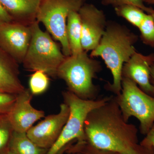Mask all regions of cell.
<instances>
[{
  "label": "cell",
  "instance_id": "31",
  "mask_svg": "<svg viewBox=\"0 0 154 154\" xmlns=\"http://www.w3.org/2000/svg\"><path fill=\"white\" fill-rule=\"evenodd\" d=\"M150 15H151L152 17L153 18L154 20V8L153 9V10L151 14H150Z\"/></svg>",
  "mask_w": 154,
  "mask_h": 154
},
{
  "label": "cell",
  "instance_id": "23",
  "mask_svg": "<svg viewBox=\"0 0 154 154\" xmlns=\"http://www.w3.org/2000/svg\"><path fill=\"white\" fill-rule=\"evenodd\" d=\"M17 95L0 93V114H8L14 106Z\"/></svg>",
  "mask_w": 154,
  "mask_h": 154
},
{
  "label": "cell",
  "instance_id": "18",
  "mask_svg": "<svg viewBox=\"0 0 154 154\" xmlns=\"http://www.w3.org/2000/svg\"><path fill=\"white\" fill-rule=\"evenodd\" d=\"M65 152L66 154H120L117 152L97 148L87 140H77L75 143L69 144Z\"/></svg>",
  "mask_w": 154,
  "mask_h": 154
},
{
  "label": "cell",
  "instance_id": "28",
  "mask_svg": "<svg viewBox=\"0 0 154 154\" xmlns=\"http://www.w3.org/2000/svg\"><path fill=\"white\" fill-rule=\"evenodd\" d=\"M144 2L147 3L149 5H154V0H144Z\"/></svg>",
  "mask_w": 154,
  "mask_h": 154
},
{
  "label": "cell",
  "instance_id": "19",
  "mask_svg": "<svg viewBox=\"0 0 154 154\" xmlns=\"http://www.w3.org/2000/svg\"><path fill=\"white\" fill-rule=\"evenodd\" d=\"M29 85V90L33 95L43 94L49 87L48 75L42 71H34L30 76Z\"/></svg>",
  "mask_w": 154,
  "mask_h": 154
},
{
  "label": "cell",
  "instance_id": "9",
  "mask_svg": "<svg viewBox=\"0 0 154 154\" xmlns=\"http://www.w3.org/2000/svg\"><path fill=\"white\" fill-rule=\"evenodd\" d=\"M69 112V108L66 103L61 104L58 113L48 116L38 124L32 126L26 133L27 136L38 146L48 149L59 137Z\"/></svg>",
  "mask_w": 154,
  "mask_h": 154
},
{
  "label": "cell",
  "instance_id": "6",
  "mask_svg": "<svg viewBox=\"0 0 154 154\" xmlns=\"http://www.w3.org/2000/svg\"><path fill=\"white\" fill-rule=\"evenodd\" d=\"M115 96L125 121L131 117L136 118L140 133L146 135L154 124V97L125 78H122L121 93Z\"/></svg>",
  "mask_w": 154,
  "mask_h": 154
},
{
  "label": "cell",
  "instance_id": "15",
  "mask_svg": "<svg viewBox=\"0 0 154 154\" xmlns=\"http://www.w3.org/2000/svg\"><path fill=\"white\" fill-rule=\"evenodd\" d=\"M66 35L71 55H76L84 51L82 46V25L79 12L72 11L69 14Z\"/></svg>",
  "mask_w": 154,
  "mask_h": 154
},
{
  "label": "cell",
  "instance_id": "8",
  "mask_svg": "<svg viewBox=\"0 0 154 154\" xmlns=\"http://www.w3.org/2000/svg\"><path fill=\"white\" fill-rule=\"evenodd\" d=\"M82 25V46L84 51L94 50L105 33L107 21L105 13L91 4H84L79 11Z\"/></svg>",
  "mask_w": 154,
  "mask_h": 154
},
{
  "label": "cell",
  "instance_id": "22",
  "mask_svg": "<svg viewBox=\"0 0 154 154\" xmlns=\"http://www.w3.org/2000/svg\"><path fill=\"white\" fill-rule=\"evenodd\" d=\"M102 4L105 5H111L114 8L125 5H133L140 8L146 14H150L153 8L145 5L144 0H102Z\"/></svg>",
  "mask_w": 154,
  "mask_h": 154
},
{
  "label": "cell",
  "instance_id": "24",
  "mask_svg": "<svg viewBox=\"0 0 154 154\" xmlns=\"http://www.w3.org/2000/svg\"><path fill=\"white\" fill-rule=\"evenodd\" d=\"M120 154H154V148L151 145L141 141L127 151Z\"/></svg>",
  "mask_w": 154,
  "mask_h": 154
},
{
  "label": "cell",
  "instance_id": "29",
  "mask_svg": "<svg viewBox=\"0 0 154 154\" xmlns=\"http://www.w3.org/2000/svg\"><path fill=\"white\" fill-rule=\"evenodd\" d=\"M67 148V146H66L64 148L62 149L59 152H58V153L57 154H63L65 152Z\"/></svg>",
  "mask_w": 154,
  "mask_h": 154
},
{
  "label": "cell",
  "instance_id": "25",
  "mask_svg": "<svg viewBox=\"0 0 154 154\" xmlns=\"http://www.w3.org/2000/svg\"><path fill=\"white\" fill-rule=\"evenodd\" d=\"M12 18L0 3V26L5 23L12 22Z\"/></svg>",
  "mask_w": 154,
  "mask_h": 154
},
{
  "label": "cell",
  "instance_id": "27",
  "mask_svg": "<svg viewBox=\"0 0 154 154\" xmlns=\"http://www.w3.org/2000/svg\"><path fill=\"white\" fill-rule=\"evenodd\" d=\"M150 81L154 88V61L150 68Z\"/></svg>",
  "mask_w": 154,
  "mask_h": 154
},
{
  "label": "cell",
  "instance_id": "4",
  "mask_svg": "<svg viewBox=\"0 0 154 154\" xmlns=\"http://www.w3.org/2000/svg\"><path fill=\"white\" fill-rule=\"evenodd\" d=\"M37 21L30 25L31 38L23 66L29 71L40 70L55 78L59 67L66 57L50 34L43 31Z\"/></svg>",
  "mask_w": 154,
  "mask_h": 154
},
{
  "label": "cell",
  "instance_id": "26",
  "mask_svg": "<svg viewBox=\"0 0 154 154\" xmlns=\"http://www.w3.org/2000/svg\"><path fill=\"white\" fill-rule=\"evenodd\" d=\"M142 141L145 143L151 145L154 148V124Z\"/></svg>",
  "mask_w": 154,
  "mask_h": 154
},
{
  "label": "cell",
  "instance_id": "10",
  "mask_svg": "<svg viewBox=\"0 0 154 154\" xmlns=\"http://www.w3.org/2000/svg\"><path fill=\"white\" fill-rule=\"evenodd\" d=\"M31 38L30 26L12 21L0 26V47L18 63H22Z\"/></svg>",
  "mask_w": 154,
  "mask_h": 154
},
{
  "label": "cell",
  "instance_id": "1",
  "mask_svg": "<svg viewBox=\"0 0 154 154\" xmlns=\"http://www.w3.org/2000/svg\"><path fill=\"white\" fill-rule=\"evenodd\" d=\"M84 131L86 140L101 149L122 153L138 143L137 128L125 121L115 96L88 113Z\"/></svg>",
  "mask_w": 154,
  "mask_h": 154
},
{
  "label": "cell",
  "instance_id": "5",
  "mask_svg": "<svg viewBox=\"0 0 154 154\" xmlns=\"http://www.w3.org/2000/svg\"><path fill=\"white\" fill-rule=\"evenodd\" d=\"M64 103L69 108L68 119L59 137L46 154H57L73 140H86L84 125L88 113L110 100L112 96L95 100L81 99L69 91L62 93Z\"/></svg>",
  "mask_w": 154,
  "mask_h": 154
},
{
  "label": "cell",
  "instance_id": "3",
  "mask_svg": "<svg viewBox=\"0 0 154 154\" xmlns=\"http://www.w3.org/2000/svg\"><path fill=\"white\" fill-rule=\"evenodd\" d=\"M102 69L100 62L83 51L76 55L66 57L57 71V77L63 80L68 91L86 100H95L99 88L94 80Z\"/></svg>",
  "mask_w": 154,
  "mask_h": 154
},
{
  "label": "cell",
  "instance_id": "16",
  "mask_svg": "<svg viewBox=\"0 0 154 154\" xmlns=\"http://www.w3.org/2000/svg\"><path fill=\"white\" fill-rule=\"evenodd\" d=\"M9 150L13 154H46L48 150L33 142L26 133L14 131L11 136Z\"/></svg>",
  "mask_w": 154,
  "mask_h": 154
},
{
  "label": "cell",
  "instance_id": "30",
  "mask_svg": "<svg viewBox=\"0 0 154 154\" xmlns=\"http://www.w3.org/2000/svg\"><path fill=\"white\" fill-rule=\"evenodd\" d=\"M4 154H13L12 153V152H11V151L9 150H8L7 151V152H6Z\"/></svg>",
  "mask_w": 154,
  "mask_h": 154
},
{
  "label": "cell",
  "instance_id": "2",
  "mask_svg": "<svg viewBox=\"0 0 154 154\" xmlns=\"http://www.w3.org/2000/svg\"><path fill=\"white\" fill-rule=\"evenodd\" d=\"M138 40V36L126 26L108 21L99 45L91 51L90 56L101 57L111 72L113 82L107 83L105 89L115 96L121 93L122 68L137 52L134 45Z\"/></svg>",
  "mask_w": 154,
  "mask_h": 154
},
{
  "label": "cell",
  "instance_id": "11",
  "mask_svg": "<svg viewBox=\"0 0 154 154\" xmlns=\"http://www.w3.org/2000/svg\"><path fill=\"white\" fill-rule=\"evenodd\" d=\"M33 95L27 89L17 95L16 102L8 114L14 131L27 133L35 122L45 117L44 111L35 109L31 105Z\"/></svg>",
  "mask_w": 154,
  "mask_h": 154
},
{
  "label": "cell",
  "instance_id": "32",
  "mask_svg": "<svg viewBox=\"0 0 154 154\" xmlns=\"http://www.w3.org/2000/svg\"><path fill=\"white\" fill-rule=\"evenodd\" d=\"M83 1H84V0H83Z\"/></svg>",
  "mask_w": 154,
  "mask_h": 154
},
{
  "label": "cell",
  "instance_id": "20",
  "mask_svg": "<svg viewBox=\"0 0 154 154\" xmlns=\"http://www.w3.org/2000/svg\"><path fill=\"white\" fill-rule=\"evenodd\" d=\"M138 29L143 43L154 48V20L150 14H147Z\"/></svg>",
  "mask_w": 154,
  "mask_h": 154
},
{
  "label": "cell",
  "instance_id": "7",
  "mask_svg": "<svg viewBox=\"0 0 154 154\" xmlns=\"http://www.w3.org/2000/svg\"><path fill=\"white\" fill-rule=\"evenodd\" d=\"M84 4L83 0H43L37 11L36 21L59 42L66 57L71 55L66 35L68 17L72 11L79 12Z\"/></svg>",
  "mask_w": 154,
  "mask_h": 154
},
{
  "label": "cell",
  "instance_id": "21",
  "mask_svg": "<svg viewBox=\"0 0 154 154\" xmlns=\"http://www.w3.org/2000/svg\"><path fill=\"white\" fill-rule=\"evenodd\" d=\"M13 132L8 114H3L0 116V150L5 146Z\"/></svg>",
  "mask_w": 154,
  "mask_h": 154
},
{
  "label": "cell",
  "instance_id": "14",
  "mask_svg": "<svg viewBox=\"0 0 154 154\" xmlns=\"http://www.w3.org/2000/svg\"><path fill=\"white\" fill-rule=\"evenodd\" d=\"M43 0H0L14 22L30 26L36 21V14Z\"/></svg>",
  "mask_w": 154,
  "mask_h": 154
},
{
  "label": "cell",
  "instance_id": "13",
  "mask_svg": "<svg viewBox=\"0 0 154 154\" xmlns=\"http://www.w3.org/2000/svg\"><path fill=\"white\" fill-rule=\"evenodd\" d=\"M19 75V63L0 47V93L17 95L25 91Z\"/></svg>",
  "mask_w": 154,
  "mask_h": 154
},
{
  "label": "cell",
  "instance_id": "17",
  "mask_svg": "<svg viewBox=\"0 0 154 154\" xmlns=\"http://www.w3.org/2000/svg\"><path fill=\"white\" fill-rule=\"evenodd\" d=\"M114 10L117 16L124 18L138 28L147 14L140 8L133 5H122L115 7Z\"/></svg>",
  "mask_w": 154,
  "mask_h": 154
},
{
  "label": "cell",
  "instance_id": "12",
  "mask_svg": "<svg viewBox=\"0 0 154 154\" xmlns=\"http://www.w3.org/2000/svg\"><path fill=\"white\" fill-rule=\"evenodd\" d=\"M154 61V54L145 55L135 53L122 70V78L135 83L146 94L154 97V88L150 81V68Z\"/></svg>",
  "mask_w": 154,
  "mask_h": 154
}]
</instances>
